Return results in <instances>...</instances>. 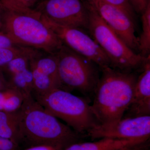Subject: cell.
<instances>
[{"label": "cell", "instance_id": "cell-8", "mask_svg": "<svg viewBox=\"0 0 150 150\" xmlns=\"http://www.w3.org/2000/svg\"><path fill=\"white\" fill-rule=\"evenodd\" d=\"M34 9L60 25L87 28L88 9L85 0H42Z\"/></svg>", "mask_w": 150, "mask_h": 150}, {"label": "cell", "instance_id": "cell-23", "mask_svg": "<svg viewBox=\"0 0 150 150\" xmlns=\"http://www.w3.org/2000/svg\"><path fill=\"white\" fill-rule=\"evenodd\" d=\"M129 1L134 11L141 14L150 2V0H129Z\"/></svg>", "mask_w": 150, "mask_h": 150}, {"label": "cell", "instance_id": "cell-26", "mask_svg": "<svg viewBox=\"0 0 150 150\" xmlns=\"http://www.w3.org/2000/svg\"><path fill=\"white\" fill-rule=\"evenodd\" d=\"M23 150H62L53 146L40 145L31 146Z\"/></svg>", "mask_w": 150, "mask_h": 150}, {"label": "cell", "instance_id": "cell-22", "mask_svg": "<svg viewBox=\"0 0 150 150\" xmlns=\"http://www.w3.org/2000/svg\"><path fill=\"white\" fill-rule=\"evenodd\" d=\"M0 150H20V146L10 140L0 137Z\"/></svg>", "mask_w": 150, "mask_h": 150}, {"label": "cell", "instance_id": "cell-16", "mask_svg": "<svg viewBox=\"0 0 150 150\" xmlns=\"http://www.w3.org/2000/svg\"><path fill=\"white\" fill-rule=\"evenodd\" d=\"M141 14L142 31L139 37V54L148 57L150 53V2Z\"/></svg>", "mask_w": 150, "mask_h": 150}, {"label": "cell", "instance_id": "cell-21", "mask_svg": "<svg viewBox=\"0 0 150 150\" xmlns=\"http://www.w3.org/2000/svg\"><path fill=\"white\" fill-rule=\"evenodd\" d=\"M20 46L16 43L8 34L3 30L0 31V48H8Z\"/></svg>", "mask_w": 150, "mask_h": 150}, {"label": "cell", "instance_id": "cell-3", "mask_svg": "<svg viewBox=\"0 0 150 150\" xmlns=\"http://www.w3.org/2000/svg\"><path fill=\"white\" fill-rule=\"evenodd\" d=\"M1 17V30L20 46L54 54L64 45L35 9L16 10L2 8Z\"/></svg>", "mask_w": 150, "mask_h": 150}, {"label": "cell", "instance_id": "cell-5", "mask_svg": "<svg viewBox=\"0 0 150 150\" xmlns=\"http://www.w3.org/2000/svg\"><path fill=\"white\" fill-rule=\"evenodd\" d=\"M86 2L88 9L86 29L109 59L110 67L126 72L142 69L150 56L143 57L131 50Z\"/></svg>", "mask_w": 150, "mask_h": 150}, {"label": "cell", "instance_id": "cell-25", "mask_svg": "<svg viewBox=\"0 0 150 150\" xmlns=\"http://www.w3.org/2000/svg\"><path fill=\"white\" fill-rule=\"evenodd\" d=\"M149 142H147L129 146L123 148L120 150H144L149 148Z\"/></svg>", "mask_w": 150, "mask_h": 150}, {"label": "cell", "instance_id": "cell-29", "mask_svg": "<svg viewBox=\"0 0 150 150\" xmlns=\"http://www.w3.org/2000/svg\"><path fill=\"white\" fill-rule=\"evenodd\" d=\"M144 150H149V148H148V149H145Z\"/></svg>", "mask_w": 150, "mask_h": 150}, {"label": "cell", "instance_id": "cell-2", "mask_svg": "<svg viewBox=\"0 0 150 150\" xmlns=\"http://www.w3.org/2000/svg\"><path fill=\"white\" fill-rule=\"evenodd\" d=\"M100 69L91 109L100 124H109L123 118L133 98L138 76L110 67Z\"/></svg>", "mask_w": 150, "mask_h": 150}, {"label": "cell", "instance_id": "cell-1", "mask_svg": "<svg viewBox=\"0 0 150 150\" xmlns=\"http://www.w3.org/2000/svg\"><path fill=\"white\" fill-rule=\"evenodd\" d=\"M18 112L22 144L29 147L49 145L64 150L83 137L46 111L32 95L24 97Z\"/></svg>", "mask_w": 150, "mask_h": 150}, {"label": "cell", "instance_id": "cell-12", "mask_svg": "<svg viewBox=\"0 0 150 150\" xmlns=\"http://www.w3.org/2000/svg\"><path fill=\"white\" fill-rule=\"evenodd\" d=\"M149 140H120L103 138L93 142H79L64 150H120L123 148L147 142Z\"/></svg>", "mask_w": 150, "mask_h": 150}, {"label": "cell", "instance_id": "cell-27", "mask_svg": "<svg viewBox=\"0 0 150 150\" xmlns=\"http://www.w3.org/2000/svg\"><path fill=\"white\" fill-rule=\"evenodd\" d=\"M9 88L11 87L8 81L2 72L0 70V91Z\"/></svg>", "mask_w": 150, "mask_h": 150}, {"label": "cell", "instance_id": "cell-20", "mask_svg": "<svg viewBox=\"0 0 150 150\" xmlns=\"http://www.w3.org/2000/svg\"><path fill=\"white\" fill-rule=\"evenodd\" d=\"M105 3L121 9L134 19L135 11L129 0H101Z\"/></svg>", "mask_w": 150, "mask_h": 150}, {"label": "cell", "instance_id": "cell-6", "mask_svg": "<svg viewBox=\"0 0 150 150\" xmlns=\"http://www.w3.org/2000/svg\"><path fill=\"white\" fill-rule=\"evenodd\" d=\"M62 89L93 93L99 81L100 68L64 45L56 53Z\"/></svg>", "mask_w": 150, "mask_h": 150}, {"label": "cell", "instance_id": "cell-14", "mask_svg": "<svg viewBox=\"0 0 150 150\" xmlns=\"http://www.w3.org/2000/svg\"><path fill=\"white\" fill-rule=\"evenodd\" d=\"M7 81L11 88L20 92L24 97L32 95L33 78L30 65L25 69L11 76Z\"/></svg>", "mask_w": 150, "mask_h": 150}, {"label": "cell", "instance_id": "cell-15", "mask_svg": "<svg viewBox=\"0 0 150 150\" xmlns=\"http://www.w3.org/2000/svg\"><path fill=\"white\" fill-rule=\"evenodd\" d=\"M33 78V96L42 95L56 88H59L50 77L30 63Z\"/></svg>", "mask_w": 150, "mask_h": 150}, {"label": "cell", "instance_id": "cell-24", "mask_svg": "<svg viewBox=\"0 0 150 150\" xmlns=\"http://www.w3.org/2000/svg\"><path fill=\"white\" fill-rule=\"evenodd\" d=\"M12 88H9L5 90L0 91V111H2L4 104L8 97L11 93Z\"/></svg>", "mask_w": 150, "mask_h": 150}, {"label": "cell", "instance_id": "cell-11", "mask_svg": "<svg viewBox=\"0 0 150 150\" xmlns=\"http://www.w3.org/2000/svg\"><path fill=\"white\" fill-rule=\"evenodd\" d=\"M150 60L145 64L137 78L133 98L123 118L150 115Z\"/></svg>", "mask_w": 150, "mask_h": 150}, {"label": "cell", "instance_id": "cell-9", "mask_svg": "<svg viewBox=\"0 0 150 150\" xmlns=\"http://www.w3.org/2000/svg\"><path fill=\"white\" fill-rule=\"evenodd\" d=\"M93 140L103 138L115 139L149 140L150 115L122 118L109 124H99L87 134Z\"/></svg>", "mask_w": 150, "mask_h": 150}, {"label": "cell", "instance_id": "cell-19", "mask_svg": "<svg viewBox=\"0 0 150 150\" xmlns=\"http://www.w3.org/2000/svg\"><path fill=\"white\" fill-rule=\"evenodd\" d=\"M12 88L11 93L4 104L2 111L16 112L20 109L23 103L24 100L23 95L15 89Z\"/></svg>", "mask_w": 150, "mask_h": 150}, {"label": "cell", "instance_id": "cell-4", "mask_svg": "<svg viewBox=\"0 0 150 150\" xmlns=\"http://www.w3.org/2000/svg\"><path fill=\"white\" fill-rule=\"evenodd\" d=\"M33 96L46 111L65 121L78 134H87L100 124L87 100L68 91L56 88Z\"/></svg>", "mask_w": 150, "mask_h": 150}, {"label": "cell", "instance_id": "cell-28", "mask_svg": "<svg viewBox=\"0 0 150 150\" xmlns=\"http://www.w3.org/2000/svg\"><path fill=\"white\" fill-rule=\"evenodd\" d=\"M1 12H2V7L1 4H0V29L1 30L2 26V24L1 22Z\"/></svg>", "mask_w": 150, "mask_h": 150}, {"label": "cell", "instance_id": "cell-17", "mask_svg": "<svg viewBox=\"0 0 150 150\" xmlns=\"http://www.w3.org/2000/svg\"><path fill=\"white\" fill-rule=\"evenodd\" d=\"M33 49V48L22 46L0 48V70L15 58Z\"/></svg>", "mask_w": 150, "mask_h": 150}, {"label": "cell", "instance_id": "cell-10", "mask_svg": "<svg viewBox=\"0 0 150 150\" xmlns=\"http://www.w3.org/2000/svg\"><path fill=\"white\" fill-rule=\"evenodd\" d=\"M129 48L139 54L134 19L121 9L101 0H85Z\"/></svg>", "mask_w": 150, "mask_h": 150}, {"label": "cell", "instance_id": "cell-13", "mask_svg": "<svg viewBox=\"0 0 150 150\" xmlns=\"http://www.w3.org/2000/svg\"><path fill=\"white\" fill-rule=\"evenodd\" d=\"M0 137L10 140L19 145L22 144L18 111H0Z\"/></svg>", "mask_w": 150, "mask_h": 150}, {"label": "cell", "instance_id": "cell-7", "mask_svg": "<svg viewBox=\"0 0 150 150\" xmlns=\"http://www.w3.org/2000/svg\"><path fill=\"white\" fill-rule=\"evenodd\" d=\"M44 22L54 31L64 45L91 60L100 67H110L109 59L91 36L84 29L57 24L41 14Z\"/></svg>", "mask_w": 150, "mask_h": 150}, {"label": "cell", "instance_id": "cell-18", "mask_svg": "<svg viewBox=\"0 0 150 150\" xmlns=\"http://www.w3.org/2000/svg\"><path fill=\"white\" fill-rule=\"evenodd\" d=\"M42 0H0L3 8L16 10L33 9Z\"/></svg>", "mask_w": 150, "mask_h": 150}]
</instances>
